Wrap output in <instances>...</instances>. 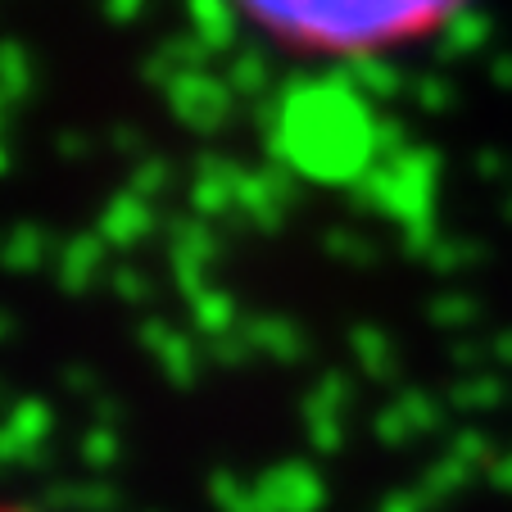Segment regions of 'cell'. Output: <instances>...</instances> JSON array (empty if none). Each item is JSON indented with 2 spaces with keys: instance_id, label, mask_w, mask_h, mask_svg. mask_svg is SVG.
<instances>
[{
  "instance_id": "cell-2",
  "label": "cell",
  "mask_w": 512,
  "mask_h": 512,
  "mask_svg": "<svg viewBox=\"0 0 512 512\" xmlns=\"http://www.w3.org/2000/svg\"><path fill=\"white\" fill-rule=\"evenodd\" d=\"M0 512H41L37 503H23V499H0Z\"/></svg>"
},
{
  "instance_id": "cell-1",
  "label": "cell",
  "mask_w": 512,
  "mask_h": 512,
  "mask_svg": "<svg viewBox=\"0 0 512 512\" xmlns=\"http://www.w3.org/2000/svg\"><path fill=\"white\" fill-rule=\"evenodd\" d=\"M268 50L304 64H377L435 46L476 0H223Z\"/></svg>"
}]
</instances>
